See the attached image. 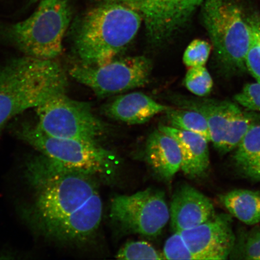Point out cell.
<instances>
[{"mask_svg":"<svg viewBox=\"0 0 260 260\" xmlns=\"http://www.w3.org/2000/svg\"><path fill=\"white\" fill-rule=\"evenodd\" d=\"M68 80L56 60L24 56L0 67V132L15 116L65 93Z\"/></svg>","mask_w":260,"mask_h":260,"instance_id":"obj_1","label":"cell"},{"mask_svg":"<svg viewBox=\"0 0 260 260\" xmlns=\"http://www.w3.org/2000/svg\"><path fill=\"white\" fill-rule=\"evenodd\" d=\"M142 18L121 3L103 2L83 16L73 34L79 63L100 65L114 59L137 35Z\"/></svg>","mask_w":260,"mask_h":260,"instance_id":"obj_2","label":"cell"},{"mask_svg":"<svg viewBox=\"0 0 260 260\" xmlns=\"http://www.w3.org/2000/svg\"><path fill=\"white\" fill-rule=\"evenodd\" d=\"M71 19L68 0H40L30 17L0 27V39L24 56L56 60L62 51L64 36Z\"/></svg>","mask_w":260,"mask_h":260,"instance_id":"obj_3","label":"cell"},{"mask_svg":"<svg viewBox=\"0 0 260 260\" xmlns=\"http://www.w3.org/2000/svg\"><path fill=\"white\" fill-rule=\"evenodd\" d=\"M201 8L204 27L217 60L227 70H245L250 40L249 3L246 0H204Z\"/></svg>","mask_w":260,"mask_h":260,"instance_id":"obj_4","label":"cell"},{"mask_svg":"<svg viewBox=\"0 0 260 260\" xmlns=\"http://www.w3.org/2000/svg\"><path fill=\"white\" fill-rule=\"evenodd\" d=\"M16 138L68 170L93 175L110 174L115 157L97 142L53 137L37 125L22 122L13 126Z\"/></svg>","mask_w":260,"mask_h":260,"instance_id":"obj_5","label":"cell"},{"mask_svg":"<svg viewBox=\"0 0 260 260\" xmlns=\"http://www.w3.org/2000/svg\"><path fill=\"white\" fill-rule=\"evenodd\" d=\"M35 111L36 125L53 137L96 142L105 131L88 103L71 99L65 93L51 97Z\"/></svg>","mask_w":260,"mask_h":260,"instance_id":"obj_6","label":"cell"},{"mask_svg":"<svg viewBox=\"0 0 260 260\" xmlns=\"http://www.w3.org/2000/svg\"><path fill=\"white\" fill-rule=\"evenodd\" d=\"M151 70L147 58L134 56L95 66L77 63L71 68L70 74L96 95L103 96L145 86Z\"/></svg>","mask_w":260,"mask_h":260,"instance_id":"obj_7","label":"cell"},{"mask_svg":"<svg viewBox=\"0 0 260 260\" xmlns=\"http://www.w3.org/2000/svg\"><path fill=\"white\" fill-rule=\"evenodd\" d=\"M110 216L130 233L155 237L160 235L170 219V211L164 192L148 188L114 198Z\"/></svg>","mask_w":260,"mask_h":260,"instance_id":"obj_8","label":"cell"},{"mask_svg":"<svg viewBox=\"0 0 260 260\" xmlns=\"http://www.w3.org/2000/svg\"><path fill=\"white\" fill-rule=\"evenodd\" d=\"M229 214H220L213 218L181 232L195 260L226 259L236 244V237Z\"/></svg>","mask_w":260,"mask_h":260,"instance_id":"obj_9","label":"cell"},{"mask_svg":"<svg viewBox=\"0 0 260 260\" xmlns=\"http://www.w3.org/2000/svg\"><path fill=\"white\" fill-rule=\"evenodd\" d=\"M204 0H152L141 15L152 44H164L187 24Z\"/></svg>","mask_w":260,"mask_h":260,"instance_id":"obj_10","label":"cell"},{"mask_svg":"<svg viewBox=\"0 0 260 260\" xmlns=\"http://www.w3.org/2000/svg\"><path fill=\"white\" fill-rule=\"evenodd\" d=\"M103 208L96 190L79 209L52 227L42 238L60 245L86 242L99 228Z\"/></svg>","mask_w":260,"mask_h":260,"instance_id":"obj_11","label":"cell"},{"mask_svg":"<svg viewBox=\"0 0 260 260\" xmlns=\"http://www.w3.org/2000/svg\"><path fill=\"white\" fill-rule=\"evenodd\" d=\"M170 211L171 225L174 232L200 225L216 215L209 198L188 185L178 188L172 198Z\"/></svg>","mask_w":260,"mask_h":260,"instance_id":"obj_12","label":"cell"},{"mask_svg":"<svg viewBox=\"0 0 260 260\" xmlns=\"http://www.w3.org/2000/svg\"><path fill=\"white\" fill-rule=\"evenodd\" d=\"M158 129L177 141L182 154L181 170L185 175L195 178L206 173L210 166V154L209 141L206 138L171 125H161Z\"/></svg>","mask_w":260,"mask_h":260,"instance_id":"obj_13","label":"cell"},{"mask_svg":"<svg viewBox=\"0 0 260 260\" xmlns=\"http://www.w3.org/2000/svg\"><path fill=\"white\" fill-rule=\"evenodd\" d=\"M146 157L155 173L170 180L181 170L182 154L177 141L160 129L149 135L146 145Z\"/></svg>","mask_w":260,"mask_h":260,"instance_id":"obj_14","label":"cell"},{"mask_svg":"<svg viewBox=\"0 0 260 260\" xmlns=\"http://www.w3.org/2000/svg\"><path fill=\"white\" fill-rule=\"evenodd\" d=\"M170 108L141 92L116 98L107 105L105 112L110 118L129 124H141Z\"/></svg>","mask_w":260,"mask_h":260,"instance_id":"obj_15","label":"cell"},{"mask_svg":"<svg viewBox=\"0 0 260 260\" xmlns=\"http://www.w3.org/2000/svg\"><path fill=\"white\" fill-rule=\"evenodd\" d=\"M184 107L197 110L203 115L209 126L210 142L219 151L223 145L228 125L239 108V105L228 101L198 100L187 102Z\"/></svg>","mask_w":260,"mask_h":260,"instance_id":"obj_16","label":"cell"},{"mask_svg":"<svg viewBox=\"0 0 260 260\" xmlns=\"http://www.w3.org/2000/svg\"><path fill=\"white\" fill-rule=\"evenodd\" d=\"M221 203L234 217L249 225L260 222V192L237 189L220 195Z\"/></svg>","mask_w":260,"mask_h":260,"instance_id":"obj_17","label":"cell"},{"mask_svg":"<svg viewBox=\"0 0 260 260\" xmlns=\"http://www.w3.org/2000/svg\"><path fill=\"white\" fill-rule=\"evenodd\" d=\"M258 117L254 113L238 109L231 118L228 125L222 148L219 152L222 154L235 149L244 136L252 126L257 124Z\"/></svg>","mask_w":260,"mask_h":260,"instance_id":"obj_18","label":"cell"},{"mask_svg":"<svg viewBox=\"0 0 260 260\" xmlns=\"http://www.w3.org/2000/svg\"><path fill=\"white\" fill-rule=\"evenodd\" d=\"M167 118L173 127L201 135L210 142L209 126L205 117L200 112L191 109L169 108Z\"/></svg>","mask_w":260,"mask_h":260,"instance_id":"obj_19","label":"cell"},{"mask_svg":"<svg viewBox=\"0 0 260 260\" xmlns=\"http://www.w3.org/2000/svg\"><path fill=\"white\" fill-rule=\"evenodd\" d=\"M250 40L245 56V66L260 82V13L251 6L248 14Z\"/></svg>","mask_w":260,"mask_h":260,"instance_id":"obj_20","label":"cell"},{"mask_svg":"<svg viewBox=\"0 0 260 260\" xmlns=\"http://www.w3.org/2000/svg\"><path fill=\"white\" fill-rule=\"evenodd\" d=\"M236 149L234 160L239 167L260 158V125L252 126Z\"/></svg>","mask_w":260,"mask_h":260,"instance_id":"obj_21","label":"cell"},{"mask_svg":"<svg viewBox=\"0 0 260 260\" xmlns=\"http://www.w3.org/2000/svg\"><path fill=\"white\" fill-rule=\"evenodd\" d=\"M184 84L194 95L205 96L209 95L212 90L213 81L205 66L191 67L185 76Z\"/></svg>","mask_w":260,"mask_h":260,"instance_id":"obj_22","label":"cell"},{"mask_svg":"<svg viewBox=\"0 0 260 260\" xmlns=\"http://www.w3.org/2000/svg\"><path fill=\"white\" fill-rule=\"evenodd\" d=\"M119 259H165L164 254L150 244L142 241L131 242L126 244L116 255Z\"/></svg>","mask_w":260,"mask_h":260,"instance_id":"obj_23","label":"cell"},{"mask_svg":"<svg viewBox=\"0 0 260 260\" xmlns=\"http://www.w3.org/2000/svg\"><path fill=\"white\" fill-rule=\"evenodd\" d=\"M230 255L234 259H260V230L252 231L235 244Z\"/></svg>","mask_w":260,"mask_h":260,"instance_id":"obj_24","label":"cell"},{"mask_svg":"<svg viewBox=\"0 0 260 260\" xmlns=\"http://www.w3.org/2000/svg\"><path fill=\"white\" fill-rule=\"evenodd\" d=\"M211 47L209 42L195 40L188 45L183 55V62L188 68L204 67L209 59Z\"/></svg>","mask_w":260,"mask_h":260,"instance_id":"obj_25","label":"cell"},{"mask_svg":"<svg viewBox=\"0 0 260 260\" xmlns=\"http://www.w3.org/2000/svg\"><path fill=\"white\" fill-rule=\"evenodd\" d=\"M165 259H193L194 255L188 248L181 234L175 232L165 244L164 252Z\"/></svg>","mask_w":260,"mask_h":260,"instance_id":"obj_26","label":"cell"},{"mask_svg":"<svg viewBox=\"0 0 260 260\" xmlns=\"http://www.w3.org/2000/svg\"><path fill=\"white\" fill-rule=\"evenodd\" d=\"M236 103L249 111L260 112V82L246 84L235 96Z\"/></svg>","mask_w":260,"mask_h":260,"instance_id":"obj_27","label":"cell"},{"mask_svg":"<svg viewBox=\"0 0 260 260\" xmlns=\"http://www.w3.org/2000/svg\"><path fill=\"white\" fill-rule=\"evenodd\" d=\"M242 173L253 180L260 181V158L248 165L239 167Z\"/></svg>","mask_w":260,"mask_h":260,"instance_id":"obj_28","label":"cell"},{"mask_svg":"<svg viewBox=\"0 0 260 260\" xmlns=\"http://www.w3.org/2000/svg\"><path fill=\"white\" fill-rule=\"evenodd\" d=\"M100 1L121 3V4L127 6L128 7L135 9L141 15L152 0H100Z\"/></svg>","mask_w":260,"mask_h":260,"instance_id":"obj_29","label":"cell"},{"mask_svg":"<svg viewBox=\"0 0 260 260\" xmlns=\"http://www.w3.org/2000/svg\"><path fill=\"white\" fill-rule=\"evenodd\" d=\"M30 1L31 2V3H36V2H40V0H30Z\"/></svg>","mask_w":260,"mask_h":260,"instance_id":"obj_30","label":"cell"}]
</instances>
